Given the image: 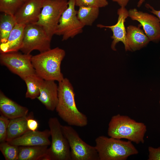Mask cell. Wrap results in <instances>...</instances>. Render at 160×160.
I'll list each match as a JSON object with an SVG mask.
<instances>
[{"label": "cell", "instance_id": "cell-24", "mask_svg": "<svg viewBox=\"0 0 160 160\" xmlns=\"http://www.w3.org/2000/svg\"><path fill=\"white\" fill-rule=\"evenodd\" d=\"M24 3L22 0H0V11L14 16Z\"/></svg>", "mask_w": 160, "mask_h": 160}, {"label": "cell", "instance_id": "cell-16", "mask_svg": "<svg viewBox=\"0 0 160 160\" xmlns=\"http://www.w3.org/2000/svg\"><path fill=\"white\" fill-rule=\"evenodd\" d=\"M0 111L1 114L12 119L27 116L28 110L9 98L0 90Z\"/></svg>", "mask_w": 160, "mask_h": 160}, {"label": "cell", "instance_id": "cell-26", "mask_svg": "<svg viewBox=\"0 0 160 160\" xmlns=\"http://www.w3.org/2000/svg\"><path fill=\"white\" fill-rule=\"evenodd\" d=\"M108 4L107 0H75V5L97 8L104 7Z\"/></svg>", "mask_w": 160, "mask_h": 160}, {"label": "cell", "instance_id": "cell-19", "mask_svg": "<svg viewBox=\"0 0 160 160\" xmlns=\"http://www.w3.org/2000/svg\"><path fill=\"white\" fill-rule=\"evenodd\" d=\"M48 146H19L17 160H47Z\"/></svg>", "mask_w": 160, "mask_h": 160}, {"label": "cell", "instance_id": "cell-31", "mask_svg": "<svg viewBox=\"0 0 160 160\" xmlns=\"http://www.w3.org/2000/svg\"><path fill=\"white\" fill-rule=\"evenodd\" d=\"M113 2H116L121 7H125L129 0H112Z\"/></svg>", "mask_w": 160, "mask_h": 160}, {"label": "cell", "instance_id": "cell-28", "mask_svg": "<svg viewBox=\"0 0 160 160\" xmlns=\"http://www.w3.org/2000/svg\"><path fill=\"white\" fill-rule=\"evenodd\" d=\"M148 150V160H160V146L157 148L149 146Z\"/></svg>", "mask_w": 160, "mask_h": 160}, {"label": "cell", "instance_id": "cell-21", "mask_svg": "<svg viewBox=\"0 0 160 160\" xmlns=\"http://www.w3.org/2000/svg\"><path fill=\"white\" fill-rule=\"evenodd\" d=\"M23 80L27 87L25 97L32 100L37 98L40 93V88L44 80L36 73L29 75Z\"/></svg>", "mask_w": 160, "mask_h": 160}, {"label": "cell", "instance_id": "cell-8", "mask_svg": "<svg viewBox=\"0 0 160 160\" xmlns=\"http://www.w3.org/2000/svg\"><path fill=\"white\" fill-rule=\"evenodd\" d=\"M51 40L42 27L36 23L28 24L25 28L23 44L20 50L27 54L34 50L43 52L51 49Z\"/></svg>", "mask_w": 160, "mask_h": 160}, {"label": "cell", "instance_id": "cell-13", "mask_svg": "<svg viewBox=\"0 0 160 160\" xmlns=\"http://www.w3.org/2000/svg\"><path fill=\"white\" fill-rule=\"evenodd\" d=\"M44 0H26L14 15L17 23L26 25L38 21Z\"/></svg>", "mask_w": 160, "mask_h": 160}, {"label": "cell", "instance_id": "cell-11", "mask_svg": "<svg viewBox=\"0 0 160 160\" xmlns=\"http://www.w3.org/2000/svg\"><path fill=\"white\" fill-rule=\"evenodd\" d=\"M129 17L138 22L150 41L158 43L160 41V21L159 18L148 13L138 11L136 9L129 11Z\"/></svg>", "mask_w": 160, "mask_h": 160}, {"label": "cell", "instance_id": "cell-17", "mask_svg": "<svg viewBox=\"0 0 160 160\" xmlns=\"http://www.w3.org/2000/svg\"><path fill=\"white\" fill-rule=\"evenodd\" d=\"M26 25L17 23L10 33L6 42L0 45V53L18 52L22 48Z\"/></svg>", "mask_w": 160, "mask_h": 160}, {"label": "cell", "instance_id": "cell-30", "mask_svg": "<svg viewBox=\"0 0 160 160\" xmlns=\"http://www.w3.org/2000/svg\"><path fill=\"white\" fill-rule=\"evenodd\" d=\"M145 7L147 9H149L150 12L156 15L159 18L160 21V10H157L155 9L153 7L148 4H146Z\"/></svg>", "mask_w": 160, "mask_h": 160}, {"label": "cell", "instance_id": "cell-27", "mask_svg": "<svg viewBox=\"0 0 160 160\" xmlns=\"http://www.w3.org/2000/svg\"><path fill=\"white\" fill-rule=\"evenodd\" d=\"M10 119L1 114L0 116V143L6 142Z\"/></svg>", "mask_w": 160, "mask_h": 160}, {"label": "cell", "instance_id": "cell-34", "mask_svg": "<svg viewBox=\"0 0 160 160\" xmlns=\"http://www.w3.org/2000/svg\"><path fill=\"white\" fill-rule=\"evenodd\" d=\"M24 2L26 0H22Z\"/></svg>", "mask_w": 160, "mask_h": 160}, {"label": "cell", "instance_id": "cell-7", "mask_svg": "<svg viewBox=\"0 0 160 160\" xmlns=\"http://www.w3.org/2000/svg\"><path fill=\"white\" fill-rule=\"evenodd\" d=\"M62 127L69 144L71 160H99L95 146L84 141L72 126L62 125Z\"/></svg>", "mask_w": 160, "mask_h": 160}, {"label": "cell", "instance_id": "cell-5", "mask_svg": "<svg viewBox=\"0 0 160 160\" xmlns=\"http://www.w3.org/2000/svg\"><path fill=\"white\" fill-rule=\"evenodd\" d=\"M48 124L52 140L48 149L47 160H71L69 144L58 119L51 117Z\"/></svg>", "mask_w": 160, "mask_h": 160}, {"label": "cell", "instance_id": "cell-3", "mask_svg": "<svg viewBox=\"0 0 160 160\" xmlns=\"http://www.w3.org/2000/svg\"><path fill=\"white\" fill-rule=\"evenodd\" d=\"M147 127L128 116L117 114L113 116L108 124L107 134L114 138L126 139L137 144L144 143Z\"/></svg>", "mask_w": 160, "mask_h": 160}, {"label": "cell", "instance_id": "cell-10", "mask_svg": "<svg viewBox=\"0 0 160 160\" xmlns=\"http://www.w3.org/2000/svg\"><path fill=\"white\" fill-rule=\"evenodd\" d=\"M30 54H22L18 52L0 53L1 64L6 67L12 73L22 79L35 73Z\"/></svg>", "mask_w": 160, "mask_h": 160}, {"label": "cell", "instance_id": "cell-20", "mask_svg": "<svg viewBox=\"0 0 160 160\" xmlns=\"http://www.w3.org/2000/svg\"><path fill=\"white\" fill-rule=\"evenodd\" d=\"M31 114L28 116L10 119L7 129L6 141L9 142L18 137L29 130L27 122Z\"/></svg>", "mask_w": 160, "mask_h": 160}, {"label": "cell", "instance_id": "cell-2", "mask_svg": "<svg viewBox=\"0 0 160 160\" xmlns=\"http://www.w3.org/2000/svg\"><path fill=\"white\" fill-rule=\"evenodd\" d=\"M65 55L64 49L57 47L32 56L31 61L36 73L44 80L61 81L64 78L61 64Z\"/></svg>", "mask_w": 160, "mask_h": 160}, {"label": "cell", "instance_id": "cell-23", "mask_svg": "<svg viewBox=\"0 0 160 160\" xmlns=\"http://www.w3.org/2000/svg\"><path fill=\"white\" fill-rule=\"evenodd\" d=\"M99 8L93 7L80 6L77 11V17L84 26H91L97 18Z\"/></svg>", "mask_w": 160, "mask_h": 160}, {"label": "cell", "instance_id": "cell-33", "mask_svg": "<svg viewBox=\"0 0 160 160\" xmlns=\"http://www.w3.org/2000/svg\"><path fill=\"white\" fill-rule=\"evenodd\" d=\"M159 103L160 105V99H159Z\"/></svg>", "mask_w": 160, "mask_h": 160}, {"label": "cell", "instance_id": "cell-6", "mask_svg": "<svg viewBox=\"0 0 160 160\" xmlns=\"http://www.w3.org/2000/svg\"><path fill=\"white\" fill-rule=\"evenodd\" d=\"M67 0H44L38 21L36 24L43 28L51 39L63 13L68 6Z\"/></svg>", "mask_w": 160, "mask_h": 160}, {"label": "cell", "instance_id": "cell-1", "mask_svg": "<svg viewBox=\"0 0 160 160\" xmlns=\"http://www.w3.org/2000/svg\"><path fill=\"white\" fill-rule=\"evenodd\" d=\"M58 100L55 110L59 116L69 125L83 127L88 118L77 108L73 88L69 80L64 78L58 82Z\"/></svg>", "mask_w": 160, "mask_h": 160}, {"label": "cell", "instance_id": "cell-12", "mask_svg": "<svg viewBox=\"0 0 160 160\" xmlns=\"http://www.w3.org/2000/svg\"><path fill=\"white\" fill-rule=\"evenodd\" d=\"M118 20L115 25L111 26H105L102 24H98L99 28H106L110 29L113 32V35L111 37L113 39L111 48L113 51H116L117 44L119 42H122L124 46L126 51H130L126 39V30L124 25L126 19L129 17L128 11L125 7H121L118 9Z\"/></svg>", "mask_w": 160, "mask_h": 160}, {"label": "cell", "instance_id": "cell-25", "mask_svg": "<svg viewBox=\"0 0 160 160\" xmlns=\"http://www.w3.org/2000/svg\"><path fill=\"white\" fill-rule=\"evenodd\" d=\"M0 150L6 160H17L19 146L6 141L0 143Z\"/></svg>", "mask_w": 160, "mask_h": 160}, {"label": "cell", "instance_id": "cell-18", "mask_svg": "<svg viewBox=\"0 0 160 160\" xmlns=\"http://www.w3.org/2000/svg\"><path fill=\"white\" fill-rule=\"evenodd\" d=\"M126 39L130 51L139 50L151 41L144 31L140 26L129 25L126 29Z\"/></svg>", "mask_w": 160, "mask_h": 160}, {"label": "cell", "instance_id": "cell-9", "mask_svg": "<svg viewBox=\"0 0 160 160\" xmlns=\"http://www.w3.org/2000/svg\"><path fill=\"white\" fill-rule=\"evenodd\" d=\"M68 6L61 16L55 35L62 36V41L73 38L81 33L84 26L78 19L75 0H69Z\"/></svg>", "mask_w": 160, "mask_h": 160}, {"label": "cell", "instance_id": "cell-22", "mask_svg": "<svg viewBox=\"0 0 160 160\" xmlns=\"http://www.w3.org/2000/svg\"><path fill=\"white\" fill-rule=\"evenodd\" d=\"M14 16L3 13L0 17V45L5 43L17 23Z\"/></svg>", "mask_w": 160, "mask_h": 160}, {"label": "cell", "instance_id": "cell-4", "mask_svg": "<svg viewBox=\"0 0 160 160\" xmlns=\"http://www.w3.org/2000/svg\"><path fill=\"white\" fill-rule=\"evenodd\" d=\"M95 141L99 160H126L129 156L139 153L129 140L101 135Z\"/></svg>", "mask_w": 160, "mask_h": 160}, {"label": "cell", "instance_id": "cell-32", "mask_svg": "<svg viewBox=\"0 0 160 160\" xmlns=\"http://www.w3.org/2000/svg\"><path fill=\"white\" fill-rule=\"evenodd\" d=\"M145 1V0H140L137 3V7H140Z\"/></svg>", "mask_w": 160, "mask_h": 160}, {"label": "cell", "instance_id": "cell-15", "mask_svg": "<svg viewBox=\"0 0 160 160\" xmlns=\"http://www.w3.org/2000/svg\"><path fill=\"white\" fill-rule=\"evenodd\" d=\"M37 99L48 110L55 109L58 100V85L55 81L45 80L40 88V93Z\"/></svg>", "mask_w": 160, "mask_h": 160}, {"label": "cell", "instance_id": "cell-14", "mask_svg": "<svg viewBox=\"0 0 160 160\" xmlns=\"http://www.w3.org/2000/svg\"><path fill=\"white\" fill-rule=\"evenodd\" d=\"M49 130L35 131L29 130L20 136L9 142V144L18 146H31L50 145Z\"/></svg>", "mask_w": 160, "mask_h": 160}, {"label": "cell", "instance_id": "cell-29", "mask_svg": "<svg viewBox=\"0 0 160 160\" xmlns=\"http://www.w3.org/2000/svg\"><path fill=\"white\" fill-rule=\"evenodd\" d=\"M33 114L31 113L27 120V126L29 130L35 131L37 130L39 123L37 121L33 118Z\"/></svg>", "mask_w": 160, "mask_h": 160}]
</instances>
